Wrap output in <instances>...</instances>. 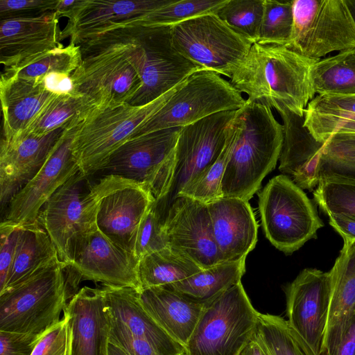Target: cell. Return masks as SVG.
Here are the masks:
<instances>
[{
	"label": "cell",
	"instance_id": "cell-1",
	"mask_svg": "<svg viewBox=\"0 0 355 355\" xmlns=\"http://www.w3.org/2000/svg\"><path fill=\"white\" fill-rule=\"evenodd\" d=\"M315 60L286 46L254 43L230 82L248 101L303 116L315 95L311 77Z\"/></svg>",
	"mask_w": 355,
	"mask_h": 355
},
{
	"label": "cell",
	"instance_id": "cell-2",
	"mask_svg": "<svg viewBox=\"0 0 355 355\" xmlns=\"http://www.w3.org/2000/svg\"><path fill=\"white\" fill-rule=\"evenodd\" d=\"M237 132L221 182L222 196L248 201L279 159L283 125L272 108L246 99L234 116Z\"/></svg>",
	"mask_w": 355,
	"mask_h": 355
},
{
	"label": "cell",
	"instance_id": "cell-3",
	"mask_svg": "<svg viewBox=\"0 0 355 355\" xmlns=\"http://www.w3.org/2000/svg\"><path fill=\"white\" fill-rule=\"evenodd\" d=\"M119 39L121 51L141 80V87L130 105L150 103L202 69L175 49L171 26L144 25L130 19L121 22Z\"/></svg>",
	"mask_w": 355,
	"mask_h": 355
},
{
	"label": "cell",
	"instance_id": "cell-4",
	"mask_svg": "<svg viewBox=\"0 0 355 355\" xmlns=\"http://www.w3.org/2000/svg\"><path fill=\"white\" fill-rule=\"evenodd\" d=\"M184 80L144 105H96L78 124L72 142L80 171L86 177L98 173L110 155L165 105Z\"/></svg>",
	"mask_w": 355,
	"mask_h": 355
},
{
	"label": "cell",
	"instance_id": "cell-5",
	"mask_svg": "<svg viewBox=\"0 0 355 355\" xmlns=\"http://www.w3.org/2000/svg\"><path fill=\"white\" fill-rule=\"evenodd\" d=\"M58 261L0 293V331L41 336L60 320L67 305L64 276Z\"/></svg>",
	"mask_w": 355,
	"mask_h": 355
},
{
	"label": "cell",
	"instance_id": "cell-6",
	"mask_svg": "<svg viewBox=\"0 0 355 355\" xmlns=\"http://www.w3.org/2000/svg\"><path fill=\"white\" fill-rule=\"evenodd\" d=\"M258 312L241 282L205 304L187 355H239L257 330Z\"/></svg>",
	"mask_w": 355,
	"mask_h": 355
},
{
	"label": "cell",
	"instance_id": "cell-7",
	"mask_svg": "<svg viewBox=\"0 0 355 355\" xmlns=\"http://www.w3.org/2000/svg\"><path fill=\"white\" fill-rule=\"evenodd\" d=\"M259 208L266 238L286 254L315 238L324 226L306 194L285 175L272 178L259 193Z\"/></svg>",
	"mask_w": 355,
	"mask_h": 355
},
{
	"label": "cell",
	"instance_id": "cell-8",
	"mask_svg": "<svg viewBox=\"0 0 355 355\" xmlns=\"http://www.w3.org/2000/svg\"><path fill=\"white\" fill-rule=\"evenodd\" d=\"M181 128L162 129L132 137L119 146L99 170L147 187L157 202L170 193L175 152Z\"/></svg>",
	"mask_w": 355,
	"mask_h": 355
},
{
	"label": "cell",
	"instance_id": "cell-9",
	"mask_svg": "<svg viewBox=\"0 0 355 355\" xmlns=\"http://www.w3.org/2000/svg\"><path fill=\"white\" fill-rule=\"evenodd\" d=\"M245 103L241 93L221 75L207 69L198 70L184 79L165 105L132 137L182 128L218 112L237 110Z\"/></svg>",
	"mask_w": 355,
	"mask_h": 355
},
{
	"label": "cell",
	"instance_id": "cell-10",
	"mask_svg": "<svg viewBox=\"0 0 355 355\" xmlns=\"http://www.w3.org/2000/svg\"><path fill=\"white\" fill-rule=\"evenodd\" d=\"M288 49L319 60L355 47V21L346 0H294Z\"/></svg>",
	"mask_w": 355,
	"mask_h": 355
},
{
	"label": "cell",
	"instance_id": "cell-11",
	"mask_svg": "<svg viewBox=\"0 0 355 355\" xmlns=\"http://www.w3.org/2000/svg\"><path fill=\"white\" fill-rule=\"evenodd\" d=\"M172 42L186 59L202 69L231 78L248 54L251 42L222 21L215 12L171 26Z\"/></svg>",
	"mask_w": 355,
	"mask_h": 355
},
{
	"label": "cell",
	"instance_id": "cell-12",
	"mask_svg": "<svg viewBox=\"0 0 355 355\" xmlns=\"http://www.w3.org/2000/svg\"><path fill=\"white\" fill-rule=\"evenodd\" d=\"M86 178L80 171L72 176L48 200L38 217L67 267L71 266L77 241L97 226L100 186L98 182L87 191Z\"/></svg>",
	"mask_w": 355,
	"mask_h": 355
},
{
	"label": "cell",
	"instance_id": "cell-13",
	"mask_svg": "<svg viewBox=\"0 0 355 355\" xmlns=\"http://www.w3.org/2000/svg\"><path fill=\"white\" fill-rule=\"evenodd\" d=\"M79 46L81 62L71 75L76 92L97 105L130 104L141 87L135 67L121 53L95 39Z\"/></svg>",
	"mask_w": 355,
	"mask_h": 355
},
{
	"label": "cell",
	"instance_id": "cell-14",
	"mask_svg": "<svg viewBox=\"0 0 355 355\" xmlns=\"http://www.w3.org/2000/svg\"><path fill=\"white\" fill-rule=\"evenodd\" d=\"M284 291L292 333L308 355H320L331 298L330 272L305 268Z\"/></svg>",
	"mask_w": 355,
	"mask_h": 355
},
{
	"label": "cell",
	"instance_id": "cell-15",
	"mask_svg": "<svg viewBox=\"0 0 355 355\" xmlns=\"http://www.w3.org/2000/svg\"><path fill=\"white\" fill-rule=\"evenodd\" d=\"M98 184L97 227L112 241L133 254L139 225L156 201L147 187L120 176H103Z\"/></svg>",
	"mask_w": 355,
	"mask_h": 355
},
{
	"label": "cell",
	"instance_id": "cell-16",
	"mask_svg": "<svg viewBox=\"0 0 355 355\" xmlns=\"http://www.w3.org/2000/svg\"><path fill=\"white\" fill-rule=\"evenodd\" d=\"M236 111L218 112L181 128L175 146L172 187L166 199L159 202L164 209L218 159L226 143L227 126Z\"/></svg>",
	"mask_w": 355,
	"mask_h": 355
},
{
	"label": "cell",
	"instance_id": "cell-17",
	"mask_svg": "<svg viewBox=\"0 0 355 355\" xmlns=\"http://www.w3.org/2000/svg\"><path fill=\"white\" fill-rule=\"evenodd\" d=\"M80 122L66 127L39 171L9 202L5 220L19 226L35 222L52 195L80 171L72 142Z\"/></svg>",
	"mask_w": 355,
	"mask_h": 355
},
{
	"label": "cell",
	"instance_id": "cell-18",
	"mask_svg": "<svg viewBox=\"0 0 355 355\" xmlns=\"http://www.w3.org/2000/svg\"><path fill=\"white\" fill-rule=\"evenodd\" d=\"M162 229L168 247L202 269L222 263L207 205L187 196H175L164 210Z\"/></svg>",
	"mask_w": 355,
	"mask_h": 355
},
{
	"label": "cell",
	"instance_id": "cell-19",
	"mask_svg": "<svg viewBox=\"0 0 355 355\" xmlns=\"http://www.w3.org/2000/svg\"><path fill=\"white\" fill-rule=\"evenodd\" d=\"M139 261L133 254L112 241L96 226L76 243L70 267L83 279L140 291Z\"/></svg>",
	"mask_w": 355,
	"mask_h": 355
},
{
	"label": "cell",
	"instance_id": "cell-20",
	"mask_svg": "<svg viewBox=\"0 0 355 355\" xmlns=\"http://www.w3.org/2000/svg\"><path fill=\"white\" fill-rule=\"evenodd\" d=\"M59 16L55 11L41 15L1 19L0 61L3 72L60 44Z\"/></svg>",
	"mask_w": 355,
	"mask_h": 355
},
{
	"label": "cell",
	"instance_id": "cell-21",
	"mask_svg": "<svg viewBox=\"0 0 355 355\" xmlns=\"http://www.w3.org/2000/svg\"><path fill=\"white\" fill-rule=\"evenodd\" d=\"M173 0H81L76 1L59 17L68 19L61 31L60 40L69 38V44L79 45L115 23L155 10Z\"/></svg>",
	"mask_w": 355,
	"mask_h": 355
},
{
	"label": "cell",
	"instance_id": "cell-22",
	"mask_svg": "<svg viewBox=\"0 0 355 355\" xmlns=\"http://www.w3.org/2000/svg\"><path fill=\"white\" fill-rule=\"evenodd\" d=\"M67 125L43 136L24 135L12 141L1 139L0 148V202L12 198L36 175Z\"/></svg>",
	"mask_w": 355,
	"mask_h": 355
},
{
	"label": "cell",
	"instance_id": "cell-23",
	"mask_svg": "<svg viewBox=\"0 0 355 355\" xmlns=\"http://www.w3.org/2000/svg\"><path fill=\"white\" fill-rule=\"evenodd\" d=\"M207 206L222 262L246 259L257 241V223L248 201L222 197Z\"/></svg>",
	"mask_w": 355,
	"mask_h": 355
},
{
	"label": "cell",
	"instance_id": "cell-24",
	"mask_svg": "<svg viewBox=\"0 0 355 355\" xmlns=\"http://www.w3.org/2000/svg\"><path fill=\"white\" fill-rule=\"evenodd\" d=\"M283 125L284 139L279 170L302 189L312 190L320 181V162L324 143L317 141L304 126V116L285 107L276 110Z\"/></svg>",
	"mask_w": 355,
	"mask_h": 355
},
{
	"label": "cell",
	"instance_id": "cell-25",
	"mask_svg": "<svg viewBox=\"0 0 355 355\" xmlns=\"http://www.w3.org/2000/svg\"><path fill=\"white\" fill-rule=\"evenodd\" d=\"M64 309L71 318V355H107L109 314L103 289L83 287Z\"/></svg>",
	"mask_w": 355,
	"mask_h": 355
},
{
	"label": "cell",
	"instance_id": "cell-26",
	"mask_svg": "<svg viewBox=\"0 0 355 355\" xmlns=\"http://www.w3.org/2000/svg\"><path fill=\"white\" fill-rule=\"evenodd\" d=\"M102 289L109 314L131 334L148 342L162 355H187L185 347L171 338L144 309L139 291L106 285Z\"/></svg>",
	"mask_w": 355,
	"mask_h": 355
},
{
	"label": "cell",
	"instance_id": "cell-27",
	"mask_svg": "<svg viewBox=\"0 0 355 355\" xmlns=\"http://www.w3.org/2000/svg\"><path fill=\"white\" fill-rule=\"evenodd\" d=\"M329 272L331 298L320 355H334L355 312V241H344Z\"/></svg>",
	"mask_w": 355,
	"mask_h": 355
},
{
	"label": "cell",
	"instance_id": "cell-28",
	"mask_svg": "<svg viewBox=\"0 0 355 355\" xmlns=\"http://www.w3.org/2000/svg\"><path fill=\"white\" fill-rule=\"evenodd\" d=\"M54 96L46 90L41 81L1 74L3 139L12 141L20 137Z\"/></svg>",
	"mask_w": 355,
	"mask_h": 355
},
{
	"label": "cell",
	"instance_id": "cell-29",
	"mask_svg": "<svg viewBox=\"0 0 355 355\" xmlns=\"http://www.w3.org/2000/svg\"><path fill=\"white\" fill-rule=\"evenodd\" d=\"M139 297L144 309L159 325L185 347L205 304L191 300L166 286L141 289Z\"/></svg>",
	"mask_w": 355,
	"mask_h": 355
},
{
	"label": "cell",
	"instance_id": "cell-30",
	"mask_svg": "<svg viewBox=\"0 0 355 355\" xmlns=\"http://www.w3.org/2000/svg\"><path fill=\"white\" fill-rule=\"evenodd\" d=\"M58 261L57 250L38 218L32 223L20 226L12 266L7 283L0 293Z\"/></svg>",
	"mask_w": 355,
	"mask_h": 355
},
{
	"label": "cell",
	"instance_id": "cell-31",
	"mask_svg": "<svg viewBox=\"0 0 355 355\" xmlns=\"http://www.w3.org/2000/svg\"><path fill=\"white\" fill-rule=\"evenodd\" d=\"M245 272V259L222 262L202 269L193 275L164 286L195 302L207 304L241 282Z\"/></svg>",
	"mask_w": 355,
	"mask_h": 355
},
{
	"label": "cell",
	"instance_id": "cell-32",
	"mask_svg": "<svg viewBox=\"0 0 355 355\" xmlns=\"http://www.w3.org/2000/svg\"><path fill=\"white\" fill-rule=\"evenodd\" d=\"M201 270L189 258L169 247L144 257L139 260L138 266L141 289L168 286L184 280Z\"/></svg>",
	"mask_w": 355,
	"mask_h": 355
},
{
	"label": "cell",
	"instance_id": "cell-33",
	"mask_svg": "<svg viewBox=\"0 0 355 355\" xmlns=\"http://www.w3.org/2000/svg\"><path fill=\"white\" fill-rule=\"evenodd\" d=\"M311 77L317 95L355 94V47L316 60Z\"/></svg>",
	"mask_w": 355,
	"mask_h": 355
},
{
	"label": "cell",
	"instance_id": "cell-34",
	"mask_svg": "<svg viewBox=\"0 0 355 355\" xmlns=\"http://www.w3.org/2000/svg\"><path fill=\"white\" fill-rule=\"evenodd\" d=\"M96 105L90 98L79 93L55 95L42 107L21 135H47L75 121L83 120Z\"/></svg>",
	"mask_w": 355,
	"mask_h": 355
},
{
	"label": "cell",
	"instance_id": "cell-35",
	"mask_svg": "<svg viewBox=\"0 0 355 355\" xmlns=\"http://www.w3.org/2000/svg\"><path fill=\"white\" fill-rule=\"evenodd\" d=\"M82 59L80 46L69 44L60 46L46 51L19 67L1 74L41 81L47 73L62 72L72 75Z\"/></svg>",
	"mask_w": 355,
	"mask_h": 355
},
{
	"label": "cell",
	"instance_id": "cell-36",
	"mask_svg": "<svg viewBox=\"0 0 355 355\" xmlns=\"http://www.w3.org/2000/svg\"><path fill=\"white\" fill-rule=\"evenodd\" d=\"M236 132L237 128L234 117L227 126L226 143L218 159L187 185L179 195L187 196L206 205L223 197L221 182Z\"/></svg>",
	"mask_w": 355,
	"mask_h": 355
},
{
	"label": "cell",
	"instance_id": "cell-37",
	"mask_svg": "<svg viewBox=\"0 0 355 355\" xmlns=\"http://www.w3.org/2000/svg\"><path fill=\"white\" fill-rule=\"evenodd\" d=\"M313 196L320 209L328 216L339 214L355 219V178L323 175Z\"/></svg>",
	"mask_w": 355,
	"mask_h": 355
},
{
	"label": "cell",
	"instance_id": "cell-38",
	"mask_svg": "<svg viewBox=\"0 0 355 355\" xmlns=\"http://www.w3.org/2000/svg\"><path fill=\"white\" fill-rule=\"evenodd\" d=\"M227 0H173L148 13L130 19L155 26H172L201 15L216 12Z\"/></svg>",
	"mask_w": 355,
	"mask_h": 355
},
{
	"label": "cell",
	"instance_id": "cell-39",
	"mask_svg": "<svg viewBox=\"0 0 355 355\" xmlns=\"http://www.w3.org/2000/svg\"><path fill=\"white\" fill-rule=\"evenodd\" d=\"M264 0H227L215 13L252 44L258 40Z\"/></svg>",
	"mask_w": 355,
	"mask_h": 355
},
{
	"label": "cell",
	"instance_id": "cell-40",
	"mask_svg": "<svg viewBox=\"0 0 355 355\" xmlns=\"http://www.w3.org/2000/svg\"><path fill=\"white\" fill-rule=\"evenodd\" d=\"M293 24V1L264 0L256 43L286 46L291 35Z\"/></svg>",
	"mask_w": 355,
	"mask_h": 355
},
{
	"label": "cell",
	"instance_id": "cell-41",
	"mask_svg": "<svg viewBox=\"0 0 355 355\" xmlns=\"http://www.w3.org/2000/svg\"><path fill=\"white\" fill-rule=\"evenodd\" d=\"M256 334L272 355H308L282 317L259 313Z\"/></svg>",
	"mask_w": 355,
	"mask_h": 355
},
{
	"label": "cell",
	"instance_id": "cell-42",
	"mask_svg": "<svg viewBox=\"0 0 355 355\" xmlns=\"http://www.w3.org/2000/svg\"><path fill=\"white\" fill-rule=\"evenodd\" d=\"M162 223L163 214L155 202L144 216L136 233L133 254L139 260L168 247Z\"/></svg>",
	"mask_w": 355,
	"mask_h": 355
},
{
	"label": "cell",
	"instance_id": "cell-43",
	"mask_svg": "<svg viewBox=\"0 0 355 355\" xmlns=\"http://www.w3.org/2000/svg\"><path fill=\"white\" fill-rule=\"evenodd\" d=\"M304 126L318 141L324 143L336 133H355V114H304Z\"/></svg>",
	"mask_w": 355,
	"mask_h": 355
},
{
	"label": "cell",
	"instance_id": "cell-44",
	"mask_svg": "<svg viewBox=\"0 0 355 355\" xmlns=\"http://www.w3.org/2000/svg\"><path fill=\"white\" fill-rule=\"evenodd\" d=\"M63 312L60 320L40 336L31 355H71V318L66 309Z\"/></svg>",
	"mask_w": 355,
	"mask_h": 355
},
{
	"label": "cell",
	"instance_id": "cell-45",
	"mask_svg": "<svg viewBox=\"0 0 355 355\" xmlns=\"http://www.w3.org/2000/svg\"><path fill=\"white\" fill-rule=\"evenodd\" d=\"M338 175L355 178V149L324 146L320 176Z\"/></svg>",
	"mask_w": 355,
	"mask_h": 355
},
{
	"label": "cell",
	"instance_id": "cell-46",
	"mask_svg": "<svg viewBox=\"0 0 355 355\" xmlns=\"http://www.w3.org/2000/svg\"><path fill=\"white\" fill-rule=\"evenodd\" d=\"M109 342L120 347L128 355H162L148 342L131 334L110 314Z\"/></svg>",
	"mask_w": 355,
	"mask_h": 355
},
{
	"label": "cell",
	"instance_id": "cell-47",
	"mask_svg": "<svg viewBox=\"0 0 355 355\" xmlns=\"http://www.w3.org/2000/svg\"><path fill=\"white\" fill-rule=\"evenodd\" d=\"M20 226L4 220L0 225V291L8 281L14 261Z\"/></svg>",
	"mask_w": 355,
	"mask_h": 355
},
{
	"label": "cell",
	"instance_id": "cell-48",
	"mask_svg": "<svg viewBox=\"0 0 355 355\" xmlns=\"http://www.w3.org/2000/svg\"><path fill=\"white\" fill-rule=\"evenodd\" d=\"M58 0H0L1 19L33 17L55 11Z\"/></svg>",
	"mask_w": 355,
	"mask_h": 355
},
{
	"label": "cell",
	"instance_id": "cell-49",
	"mask_svg": "<svg viewBox=\"0 0 355 355\" xmlns=\"http://www.w3.org/2000/svg\"><path fill=\"white\" fill-rule=\"evenodd\" d=\"M344 112L355 114V94L316 95L304 111L305 114L324 115Z\"/></svg>",
	"mask_w": 355,
	"mask_h": 355
},
{
	"label": "cell",
	"instance_id": "cell-50",
	"mask_svg": "<svg viewBox=\"0 0 355 355\" xmlns=\"http://www.w3.org/2000/svg\"><path fill=\"white\" fill-rule=\"evenodd\" d=\"M41 336L0 331V355H31Z\"/></svg>",
	"mask_w": 355,
	"mask_h": 355
},
{
	"label": "cell",
	"instance_id": "cell-51",
	"mask_svg": "<svg viewBox=\"0 0 355 355\" xmlns=\"http://www.w3.org/2000/svg\"><path fill=\"white\" fill-rule=\"evenodd\" d=\"M46 90L55 95L75 94V85L71 74L62 72H51L41 80Z\"/></svg>",
	"mask_w": 355,
	"mask_h": 355
},
{
	"label": "cell",
	"instance_id": "cell-52",
	"mask_svg": "<svg viewBox=\"0 0 355 355\" xmlns=\"http://www.w3.org/2000/svg\"><path fill=\"white\" fill-rule=\"evenodd\" d=\"M329 224L340 234L343 241H355V219L345 215H330Z\"/></svg>",
	"mask_w": 355,
	"mask_h": 355
},
{
	"label": "cell",
	"instance_id": "cell-53",
	"mask_svg": "<svg viewBox=\"0 0 355 355\" xmlns=\"http://www.w3.org/2000/svg\"><path fill=\"white\" fill-rule=\"evenodd\" d=\"M334 355H355V312Z\"/></svg>",
	"mask_w": 355,
	"mask_h": 355
},
{
	"label": "cell",
	"instance_id": "cell-54",
	"mask_svg": "<svg viewBox=\"0 0 355 355\" xmlns=\"http://www.w3.org/2000/svg\"><path fill=\"white\" fill-rule=\"evenodd\" d=\"M324 145L355 149V133L334 134L328 139Z\"/></svg>",
	"mask_w": 355,
	"mask_h": 355
},
{
	"label": "cell",
	"instance_id": "cell-55",
	"mask_svg": "<svg viewBox=\"0 0 355 355\" xmlns=\"http://www.w3.org/2000/svg\"><path fill=\"white\" fill-rule=\"evenodd\" d=\"M239 355H263L262 348L256 336V334H254Z\"/></svg>",
	"mask_w": 355,
	"mask_h": 355
},
{
	"label": "cell",
	"instance_id": "cell-56",
	"mask_svg": "<svg viewBox=\"0 0 355 355\" xmlns=\"http://www.w3.org/2000/svg\"><path fill=\"white\" fill-rule=\"evenodd\" d=\"M107 355H128L120 347L109 342L107 345Z\"/></svg>",
	"mask_w": 355,
	"mask_h": 355
},
{
	"label": "cell",
	"instance_id": "cell-57",
	"mask_svg": "<svg viewBox=\"0 0 355 355\" xmlns=\"http://www.w3.org/2000/svg\"><path fill=\"white\" fill-rule=\"evenodd\" d=\"M349 10L355 21V0H346Z\"/></svg>",
	"mask_w": 355,
	"mask_h": 355
},
{
	"label": "cell",
	"instance_id": "cell-58",
	"mask_svg": "<svg viewBox=\"0 0 355 355\" xmlns=\"http://www.w3.org/2000/svg\"><path fill=\"white\" fill-rule=\"evenodd\" d=\"M256 336H257V339H258V340H259V343L261 345V347L262 350H263V355H272V354L270 352V351L266 347V346L264 345V343L258 338L257 334H256Z\"/></svg>",
	"mask_w": 355,
	"mask_h": 355
}]
</instances>
